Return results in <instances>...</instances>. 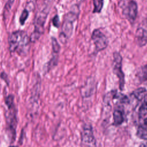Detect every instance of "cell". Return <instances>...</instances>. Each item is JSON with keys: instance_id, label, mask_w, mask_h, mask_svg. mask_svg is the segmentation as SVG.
<instances>
[{"instance_id": "52a82bcc", "label": "cell", "mask_w": 147, "mask_h": 147, "mask_svg": "<svg viewBox=\"0 0 147 147\" xmlns=\"http://www.w3.org/2000/svg\"><path fill=\"white\" fill-rule=\"evenodd\" d=\"M82 142L87 147H95V139L91 125L84 126L82 132Z\"/></svg>"}, {"instance_id": "d4e9b609", "label": "cell", "mask_w": 147, "mask_h": 147, "mask_svg": "<svg viewBox=\"0 0 147 147\" xmlns=\"http://www.w3.org/2000/svg\"><path fill=\"white\" fill-rule=\"evenodd\" d=\"M9 147H18V146H10Z\"/></svg>"}, {"instance_id": "603a6c76", "label": "cell", "mask_w": 147, "mask_h": 147, "mask_svg": "<svg viewBox=\"0 0 147 147\" xmlns=\"http://www.w3.org/2000/svg\"><path fill=\"white\" fill-rule=\"evenodd\" d=\"M139 147H147V140H145L142 142Z\"/></svg>"}, {"instance_id": "9c48e42d", "label": "cell", "mask_w": 147, "mask_h": 147, "mask_svg": "<svg viewBox=\"0 0 147 147\" xmlns=\"http://www.w3.org/2000/svg\"><path fill=\"white\" fill-rule=\"evenodd\" d=\"M136 38L137 43L140 46L145 45L147 42V32L142 28L137 29Z\"/></svg>"}, {"instance_id": "2e32d148", "label": "cell", "mask_w": 147, "mask_h": 147, "mask_svg": "<svg viewBox=\"0 0 147 147\" xmlns=\"http://www.w3.org/2000/svg\"><path fill=\"white\" fill-rule=\"evenodd\" d=\"M93 13H100L103 5V0H93Z\"/></svg>"}, {"instance_id": "277c9868", "label": "cell", "mask_w": 147, "mask_h": 147, "mask_svg": "<svg viewBox=\"0 0 147 147\" xmlns=\"http://www.w3.org/2000/svg\"><path fill=\"white\" fill-rule=\"evenodd\" d=\"M7 113L6 115V130L7 134L12 142L15 140L16 135V127L17 124L16 109L15 105L7 108Z\"/></svg>"}, {"instance_id": "ac0fdd59", "label": "cell", "mask_w": 147, "mask_h": 147, "mask_svg": "<svg viewBox=\"0 0 147 147\" xmlns=\"http://www.w3.org/2000/svg\"><path fill=\"white\" fill-rule=\"evenodd\" d=\"M29 14V12L26 9H24L23 10V11H22V13L21 14V16L20 17V20H19L20 23L21 24V25H24L26 20L28 18Z\"/></svg>"}, {"instance_id": "5bb4252c", "label": "cell", "mask_w": 147, "mask_h": 147, "mask_svg": "<svg viewBox=\"0 0 147 147\" xmlns=\"http://www.w3.org/2000/svg\"><path fill=\"white\" fill-rule=\"evenodd\" d=\"M57 61H58V56L56 54H55L47 63L45 66L46 72H49V71L51 69H52V67H55L57 64Z\"/></svg>"}, {"instance_id": "5b68a950", "label": "cell", "mask_w": 147, "mask_h": 147, "mask_svg": "<svg viewBox=\"0 0 147 147\" xmlns=\"http://www.w3.org/2000/svg\"><path fill=\"white\" fill-rule=\"evenodd\" d=\"M122 58L120 53L117 52L113 53V72L119 79V88L121 90H123L125 86V76L122 70Z\"/></svg>"}, {"instance_id": "4fadbf2b", "label": "cell", "mask_w": 147, "mask_h": 147, "mask_svg": "<svg viewBox=\"0 0 147 147\" xmlns=\"http://www.w3.org/2000/svg\"><path fill=\"white\" fill-rule=\"evenodd\" d=\"M137 136L143 140H147V127L144 125H140L137 130Z\"/></svg>"}, {"instance_id": "7c38bea8", "label": "cell", "mask_w": 147, "mask_h": 147, "mask_svg": "<svg viewBox=\"0 0 147 147\" xmlns=\"http://www.w3.org/2000/svg\"><path fill=\"white\" fill-rule=\"evenodd\" d=\"M146 94V90L145 88L140 87L136 89L132 93V95L138 101L142 100Z\"/></svg>"}, {"instance_id": "7a4b0ae2", "label": "cell", "mask_w": 147, "mask_h": 147, "mask_svg": "<svg viewBox=\"0 0 147 147\" xmlns=\"http://www.w3.org/2000/svg\"><path fill=\"white\" fill-rule=\"evenodd\" d=\"M30 42V38L24 30L14 31L8 38L10 52H17L20 55H25L29 52Z\"/></svg>"}, {"instance_id": "8fae6325", "label": "cell", "mask_w": 147, "mask_h": 147, "mask_svg": "<svg viewBox=\"0 0 147 147\" xmlns=\"http://www.w3.org/2000/svg\"><path fill=\"white\" fill-rule=\"evenodd\" d=\"M147 113V93L142 99V102L138 110V117L141 119Z\"/></svg>"}, {"instance_id": "44dd1931", "label": "cell", "mask_w": 147, "mask_h": 147, "mask_svg": "<svg viewBox=\"0 0 147 147\" xmlns=\"http://www.w3.org/2000/svg\"><path fill=\"white\" fill-rule=\"evenodd\" d=\"M52 24L53 26L56 27V28H59L60 26V19H59V17L58 15H56L52 19Z\"/></svg>"}, {"instance_id": "9a60e30c", "label": "cell", "mask_w": 147, "mask_h": 147, "mask_svg": "<svg viewBox=\"0 0 147 147\" xmlns=\"http://www.w3.org/2000/svg\"><path fill=\"white\" fill-rule=\"evenodd\" d=\"M51 45L53 53L57 55L60 50V45L59 44L57 39L54 37H51Z\"/></svg>"}, {"instance_id": "d6986e66", "label": "cell", "mask_w": 147, "mask_h": 147, "mask_svg": "<svg viewBox=\"0 0 147 147\" xmlns=\"http://www.w3.org/2000/svg\"><path fill=\"white\" fill-rule=\"evenodd\" d=\"M139 78L142 81H147V65L143 67L139 72Z\"/></svg>"}, {"instance_id": "3957f363", "label": "cell", "mask_w": 147, "mask_h": 147, "mask_svg": "<svg viewBox=\"0 0 147 147\" xmlns=\"http://www.w3.org/2000/svg\"><path fill=\"white\" fill-rule=\"evenodd\" d=\"M79 14V9L76 5H73L71 10L65 14L59 35V41L63 44H65L71 37L74 29V24L77 20Z\"/></svg>"}, {"instance_id": "e0dca14e", "label": "cell", "mask_w": 147, "mask_h": 147, "mask_svg": "<svg viewBox=\"0 0 147 147\" xmlns=\"http://www.w3.org/2000/svg\"><path fill=\"white\" fill-rule=\"evenodd\" d=\"M37 0H26L25 8L29 12L34 11L36 7Z\"/></svg>"}, {"instance_id": "ba28073f", "label": "cell", "mask_w": 147, "mask_h": 147, "mask_svg": "<svg viewBox=\"0 0 147 147\" xmlns=\"http://www.w3.org/2000/svg\"><path fill=\"white\" fill-rule=\"evenodd\" d=\"M138 12V7L136 2L134 1H130L127 7L124 10V15L126 18L130 22H133L136 20Z\"/></svg>"}, {"instance_id": "cb8c5ba5", "label": "cell", "mask_w": 147, "mask_h": 147, "mask_svg": "<svg viewBox=\"0 0 147 147\" xmlns=\"http://www.w3.org/2000/svg\"><path fill=\"white\" fill-rule=\"evenodd\" d=\"M144 125L145 127H147V117L144 119V125Z\"/></svg>"}, {"instance_id": "30bf717a", "label": "cell", "mask_w": 147, "mask_h": 147, "mask_svg": "<svg viewBox=\"0 0 147 147\" xmlns=\"http://www.w3.org/2000/svg\"><path fill=\"white\" fill-rule=\"evenodd\" d=\"M113 121L114 125L118 126L121 125L124 121V116L123 112L119 110L116 109L113 112Z\"/></svg>"}, {"instance_id": "7402d4cb", "label": "cell", "mask_w": 147, "mask_h": 147, "mask_svg": "<svg viewBox=\"0 0 147 147\" xmlns=\"http://www.w3.org/2000/svg\"><path fill=\"white\" fill-rule=\"evenodd\" d=\"M0 77L1 78L5 81V82L7 84L9 85V79H8V76H7V75L5 72H2L1 74H0Z\"/></svg>"}, {"instance_id": "6da1fadb", "label": "cell", "mask_w": 147, "mask_h": 147, "mask_svg": "<svg viewBox=\"0 0 147 147\" xmlns=\"http://www.w3.org/2000/svg\"><path fill=\"white\" fill-rule=\"evenodd\" d=\"M53 2L54 0H43L36 11L33 21L34 30L29 37L30 42H36L42 34L44 25Z\"/></svg>"}, {"instance_id": "8992f818", "label": "cell", "mask_w": 147, "mask_h": 147, "mask_svg": "<svg viewBox=\"0 0 147 147\" xmlns=\"http://www.w3.org/2000/svg\"><path fill=\"white\" fill-rule=\"evenodd\" d=\"M91 38L94 43L96 52L105 49L108 45L106 36L99 29H95L92 33Z\"/></svg>"}, {"instance_id": "ffe728a7", "label": "cell", "mask_w": 147, "mask_h": 147, "mask_svg": "<svg viewBox=\"0 0 147 147\" xmlns=\"http://www.w3.org/2000/svg\"><path fill=\"white\" fill-rule=\"evenodd\" d=\"M14 95L12 94H10L6 96V98L5 99V103H6L7 108L14 106Z\"/></svg>"}]
</instances>
